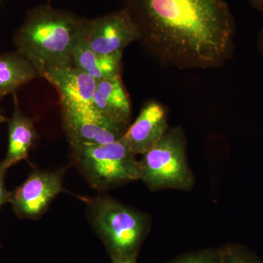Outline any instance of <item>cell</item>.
Wrapping results in <instances>:
<instances>
[{"label": "cell", "instance_id": "obj_1", "mask_svg": "<svg viewBox=\"0 0 263 263\" xmlns=\"http://www.w3.org/2000/svg\"><path fill=\"white\" fill-rule=\"evenodd\" d=\"M147 51L164 65L217 68L234 49L235 22L226 0H124Z\"/></svg>", "mask_w": 263, "mask_h": 263}, {"label": "cell", "instance_id": "obj_2", "mask_svg": "<svg viewBox=\"0 0 263 263\" xmlns=\"http://www.w3.org/2000/svg\"><path fill=\"white\" fill-rule=\"evenodd\" d=\"M86 21L46 5L37 7L29 10L13 42L41 76L48 69L72 65V52Z\"/></svg>", "mask_w": 263, "mask_h": 263}, {"label": "cell", "instance_id": "obj_3", "mask_svg": "<svg viewBox=\"0 0 263 263\" xmlns=\"http://www.w3.org/2000/svg\"><path fill=\"white\" fill-rule=\"evenodd\" d=\"M81 198L86 203L90 224L110 259H137L152 228L149 214L104 193Z\"/></svg>", "mask_w": 263, "mask_h": 263}, {"label": "cell", "instance_id": "obj_4", "mask_svg": "<svg viewBox=\"0 0 263 263\" xmlns=\"http://www.w3.org/2000/svg\"><path fill=\"white\" fill-rule=\"evenodd\" d=\"M70 144L72 164L97 191L103 193L140 180L139 160L122 139L106 144Z\"/></svg>", "mask_w": 263, "mask_h": 263}, {"label": "cell", "instance_id": "obj_5", "mask_svg": "<svg viewBox=\"0 0 263 263\" xmlns=\"http://www.w3.org/2000/svg\"><path fill=\"white\" fill-rule=\"evenodd\" d=\"M187 141L182 127H168L160 141L143 154L140 162L141 177L150 191H190L195 176L187 158Z\"/></svg>", "mask_w": 263, "mask_h": 263}, {"label": "cell", "instance_id": "obj_6", "mask_svg": "<svg viewBox=\"0 0 263 263\" xmlns=\"http://www.w3.org/2000/svg\"><path fill=\"white\" fill-rule=\"evenodd\" d=\"M66 170H33L12 192L10 203L15 215L32 220L42 217L59 195L68 193L64 186Z\"/></svg>", "mask_w": 263, "mask_h": 263}, {"label": "cell", "instance_id": "obj_7", "mask_svg": "<svg viewBox=\"0 0 263 263\" xmlns=\"http://www.w3.org/2000/svg\"><path fill=\"white\" fill-rule=\"evenodd\" d=\"M83 39L101 54L123 53L128 45L140 41L139 32L125 9L86 21Z\"/></svg>", "mask_w": 263, "mask_h": 263}, {"label": "cell", "instance_id": "obj_8", "mask_svg": "<svg viewBox=\"0 0 263 263\" xmlns=\"http://www.w3.org/2000/svg\"><path fill=\"white\" fill-rule=\"evenodd\" d=\"M59 93L62 112L85 113L95 110L92 100L97 81L73 65L59 66L41 74Z\"/></svg>", "mask_w": 263, "mask_h": 263}, {"label": "cell", "instance_id": "obj_9", "mask_svg": "<svg viewBox=\"0 0 263 263\" xmlns=\"http://www.w3.org/2000/svg\"><path fill=\"white\" fill-rule=\"evenodd\" d=\"M62 119L70 143H114L122 139L129 127L104 117L96 110L79 114L62 112Z\"/></svg>", "mask_w": 263, "mask_h": 263}, {"label": "cell", "instance_id": "obj_10", "mask_svg": "<svg viewBox=\"0 0 263 263\" xmlns=\"http://www.w3.org/2000/svg\"><path fill=\"white\" fill-rule=\"evenodd\" d=\"M168 127L164 105L149 100L143 105L136 120L128 127L122 140L136 155H143L160 141Z\"/></svg>", "mask_w": 263, "mask_h": 263}, {"label": "cell", "instance_id": "obj_11", "mask_svg": "<svg viewBox=\"0 0 263 263\" xmlns=\"http://www.w3.org/2000/svg\"><path fill=\"white\" fill-rule=\"evenodd\" d=\"M92 103L95 110L104 117L129 126L130 99L121 76L97 81Z\"/></svg>", "mask_w": 263, "mask_h": 263}, {"label": "cell", "instance_id": "obj_12", "mask_svg": "<svg viewBox=\"0 0 263 263\" xmlns=\"http://www.w3.org/2000/svg\"><path fill=\"white\" fill-rule=\"evenodd\" d=\"M14 111L8 119V147L7 155L2 161L5 167H9L20 161L27 160L29 152L38 139V133L34 120L27 117L19 108L15 93Z\"/></svg>", "mask_w": 263, "mask_h": 263}, {"label": "cell", "instance_id": "obj_13", "mask_svg": "<svg viewBox=\"0 0 263 263\" xmlns=\"http://www.w3.org/2000/svg\"><path fill=\"white\" fill-rule=\"evenodd\" d=\"M84 34V33H83ZM123 53L101 54L89 48L83 36L72 52V65L97 81L114 79L122 75Z\"/></svg>", "mask_w": 263, "mask_h": 263}, {"label": "cell", "instance_id": "obj_14", "mask_svg": "<svg viewBox=\"0 0 263 263\" xmlns=\"http://www.w3.org/2000/svg\"><path fill=\"white\" fill-rule=\"evenodd\" d=\"M41 77L37 68L19 52L0 56V97L14 94L24 84Z\"/></svg>", "mask_w": 263, "mask_h": 263}, {"label": "cell", "instance_id": "obj_15", "mask_svg": "<svg viewBox=\"0 0 263 263\" xmlns=\"http://www.w3.org/2000/svg\"><path fill=\"white\" fill-rule=\"evenodd\" d=\"M165 263H224L222 249L206 248L181 254Z\"/></svg>", "mask_w": 263, "mask_h": 263}, {"label": "cell", "instance_id": "obj_16", "mask_svg": "<svg viewBox=\"0 0 263 263\" xmlns=\"http://www.w3.org/2000/svg\"><path fill=\"white\" fill-rule=\"evenodd\" d=\"M224 263H259L246 249L238 245H229L221 247Z\"/></svg>", "mask_w": 263, "mask_h": 263}, {"label": "cell", "instance_id": "obj_17", "mask_svg": "<svg viewBox=\"0 0 263 263\" xmlns=\"http://www.w3.org/2000/svg\"><path fill=\"white\" fill-rule=\"evenodd\" d=\"M8 167H5L3 162H0V209L5 204L10 202L11 200L12 192L8 191L5 186V175H6Z\"/></svg>", "mask_w": 263, "mask_h": 263}, {"label": "cell", "instance_id": "obj_18", "mask_svg": "<svg viewBox=\"0 0 263 263\" xmlns=\"http://www.w3.org/2000/svg\"><path fill=\"white\" fill-rule=\"evenodd\" d=\"M254 9L263 12V0H247Z\"/></svg>", "mask_w": 263, "mask_h": 263}, {"label": "cell", "instance_id": "obj_19", "mask_svg": "<svg viewBox=\"0 0 263 263\" xmlns=\"http://www.w3.org/2000/svg\"><path fill=\"white\" fill-rule=\"evenodd\" d=\"M257 43L259 53H260V54L263 57V27L258 33Z\"/></svg>", "mask_w": 263, "mask_h": 263}, {"label": "cell", "instance_id": "obj_20", "mask_svg": "<svg viewBox=\"0 0 263 263\" xmlns=\"http://www.w3.org/2000/svg\"><path fill=\"white\" fill-rule=\"evenodd\" d=\"M112 263H136V259L124 258L111 259Z\"/></svg>", "mask_w": 263, "mask_h": 263}, {"label": "cell", "instance_id": "obj_21", "mask_svg": "<svg viewBox=\"0 0 263 263\" xmlns=\"http://www.w3.org/2000/svg\"><path fill=\"white\" fill-rule=\"evenodd\" d=\"M2 98H3L0 97V101H1ZM7 122H8V119H6V118H5L4 116L3 115V114H2L1 108H0V124H1L2 123Z\"/></svg>", "mask_w": 263, "mask_h": 263}]
</instances>
